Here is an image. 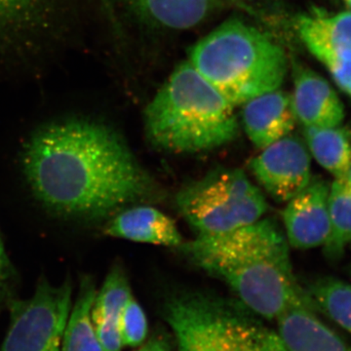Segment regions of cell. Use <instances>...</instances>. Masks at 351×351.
I'll use <instances>...</instances> for the list:
<instances>
[{
    "label": "cell",
    "mask_w": 351,
    "mask_h": 351,
    "mask_svg": "<svg viewBox=\"0 0 351 351\" xmlns=\"http://www.w3.org/2000/svg\"><path fill=\"white\" fill-rule=\"evenodd\" d=\"M293 110L302 126L324 128L341 125L345 119V107L324 77L293 62Z\"/></svg>",
    "instance_id": "11"
},
{
    "label": "cell",
    "mask_w": 351,
    "mask_h": 351,
    "mask_svg": "<svg viewBox=\"0 0 351 351\" xmlns=\"http://www.w3.org/2000/svg\"><path fill=\"white\" fill-rule=\"evenodd\" d=\"M132 297L125 271L120 265H114L95 298L91 311L93 324L110 323L119 325L122 311Z\"/></svg>",
    "instance_id": "20"
},
{
    "label": "cell",
    "mask_w": 351,
    "mask_h": 351,
    "mask_svg": "<svg viewBox=\"0 0 351 351\" xmlns=\"http://www.w3.org/2000/svg\"><path fill=\"white\" fill-rule=\"evenodd\" d=\"M343 180H345V181L351 186V165Z\"/></svg>",
    "instance_id": "26"
},
{
    "label": "cell",
    "mask_w": 351,
    "mask_h": 351,
    "mask_svg": "<svg viewBox=\"0 0 351 351\" xmlns=\"http://www.w3.org/2000/svg\"><path fill=\"white\" fill-rule=\"evenodd\" d=\"M304 137L317 163L335 179H343L351 165V129L341 125L304 127Z\"/></svg>",
    "instance_id": "16"
},
{
    "label": "cell",
    "mask_w": 351,
    "mask_h": 351,
    "mask_svg": "<svg viewBox=\"0 0 351 351\" xmlns=\"http://www.w3.org/2000/svg\"><path fill=\"white\" fill-rule=\"evenodd\" d=\"M330 182L322 178L311 181L287 201L282 218L288 244L307 250L324 246L330 235Z\"/></svg>",
    "instance_id": "10"
},
{
    "label": "cell",
    "mask_w": 351,
    "mask_h": 351,
    "mask_svg": "<svg viewBox=\"0 0 351 351\" xmlns=\"http://www.w3.org/2000/svg\"><path fill=\"white\" fill-rule=\"evenodd\" d=\"M277 334L286 351H351L337 332L309 309H289L276 318Z\"/></svg>",
    "instance_id": "15"
},
{
    "label": "cell",
    "mask_w": 351,
    "mask_h": 351,
    "mask_svg": "<svg viewBox=\"0 0 351 351\" xmlns=\"http://www.w3.org/2000/svg\"><path fill=\"white\" fill-rule=\"evenodd\" d=\"M177 249L196 267L225 281L249 311L263 318L276 319L297 307L318 311L294 276L287 239L274 219L197 237Z\"/></svg>",
    "instance_id": "2"
},
{
    "label": "cell",
    "mask_w": 351,
    "mask_h": 351,
    "mask_svg": "<svg viewBox=\"0 0 351 351\" xmlns=\"http://www.w3.org/2000/svg\"><path fill=\"white\" fill-rule=\"evenodd\" d=\"M144 119L152 147L169 154L213 151L239 134L234 107L189 61L158 90Z\"/></svg>",
    "instance_id": "3"
},
{
    "label": "cell",
    "mask_w": 351,
    "mask_h": 351,
    "mask_svg": "<svg viewBox=\"0 0 351 351\" xmlns=\"http://www.w3.org/2000/svg\"><path fill=\"white\" fill-rule=\"evenodd\" d=\"M318 311H323L339 326L351 334V285L339 279L326 277L309 287Z\"/></svg>",
    "instance_id": "21"
},
{
    "label": "cell",
    "mask_w": 351,
    "mask_h": 351,
    "mask_svg": "<svg viewBox=\"0 0 351 351\" xmlns=\"http://www.w3.org/2000/svg\"><path fill=\"white\" fill-rule=\"evenodd\" d=\"M68 0H0V56L24 58L62 32Z\"/></svg>",
    "instance_id": "8"
},
{
    "label": "cell",
    "mask_w": 351,
    "mask_h": 351,
    "mask_svg": "<svg viewBox=\"0 0 351 351\" xmlns=\"http://www.w3.org/2000/svg\"><path fill=\"white\" fill-rule=\"evenodd\" d=\"M345 2L346 7H348V10L351 11V0H343Z\"/></svg>",
    "instance_id": "28"
},
{
    "label": "cell",
    "mask_w": 351,
    "mask_h": 351,
    "mask_svg": "<svg viewBox=\"0 0 351 351\" xmlns=\"http://www.w3.org/2000/svg\"><path fill=\"white\" fill-rule=\"evenodd\" d=\"M136 351H170L169 346L161 339H152Z\"/></svg>",
    "instance_id": "25"
},
{
    "label": "cell",
    "mask_w": 351,
    "mask_h": 351,
    "mask_svg": "<svg viewBox=\"0 0 351 351\" xmlns=\"http://www.w3.org/2000/svg\"><path fill=\"white\" fill-rule=\"evenodd\" d=\"M326 68L337 85L351 97V63L332 64Z\"/></svg>",
    "instance_id": "23"
},
{
    "label": "cell",
    "mask_w": 351,
    "mask_h": 351,
    "mask_svg": "<svg viewBox=\"0 0 351 351\" xmlns=\"http://www.w3.org/2000/svg\"><path fill=\"white\" fill-rule=\"evenodd\" d=\"M250 168L258 184L277 202H287L311 179L306 143L291 134L263 149L252 159Z\"/></svg>",
    "instance_id": "9"
},
{
    "label": "cell",
    "mask_w": 351,
    "mask_h": 351,
    "mask_svg": "<svg viewBox=\"0 0 351 351\" xmlns=\"http://www.w3.org/2000/svg\"><path fill=\"white\" fill-rule=\"evenodd\" d=\"M73 284L40 279L27 300L8 299L10 324L1 351H60L71 311Z\"/></svg>",
    "instance_id": "7"
},
{
    "label": "cell",
    "mask_w": 351,
    "mask_h": 351,
    "mask_svg": "<svg viewBox=\"0 0 351 351\" xmlns=\"http://www.w3.org/2000/svg\"><path fill=\"white\" fill-rule=\"evenodd\" d=\"M96 295L93 279L83 276L64 329L61 351H103L91 317Z\"/></svg>",
    "instance_id": "18"
},
{
    "label": "cell",
    "mask_w": 351,
    "mask_h": 351,
    "mask_svg": "<svg viewBox=\"0 0 351 351\" xmlns=\"http://www.w3.org/2000/svg\"><path fill=\"white\" fill-rule=\"evenodd\" d=\"M330 235L324 250L327 257L338 260L351 244V186L335 179L329 191Z\"/></svg>",
    "instance_id": "19"
},
{
    "label": "cell",
    "mask_w": 351,
    "mask_h": 351,
    "mask_svg": "<svg viewBox=\"0 0 351 351\" xmlns=\"http://www.w3.org/2000/svg\"><path fill=\"white\" fill-rule=\"evenodd\" d=\"M105 232L117 239L175 248L184 242L175 221L151 206L122 210L108 221Z\"/></svg>",
    "instance_id": "14"
},
{
    "label": "cell",
    "mask_w": 351,
    "mask_h": 351,
    "mask_svg": "<svg viewBox=\"0 0 351 351\" xmlns=\"http://www.w3.org/2000/svg\"><path fill=\"white\" fill-rule=\"evenodd\" d=\"M136 12L171 29H188L206 19L215 0H126Z\"/></svg>",
    "instance_id": "17"
},
{
    "label": "cell",
    "mask_w": 351,
    "mask_h": 351,
    "mask_svg": "<svg viewBox=\"0 0 351 351\" xmlns=\"http://www.w3.org/2000/svg\"><path fill=\"white\" fill-rule=\"evenodd\" d=\"M242 121L245 133L258 149H263L290 135L297 119L290 95L279 89L245 103Z\"/></svg>",
    "instance_id": "13"
},
{
    "label": "cell",
    "mask_w": 351,
    "mask_h": 351,
    "mask_svg": "<svg viewBox=\"0 0 351 351\" xmlns=\"http://www.w3.org/2000/svg\"><path fill=\"white\" fill-rule=\"evenodd\" d=\"M11 276V265L0 237V302L5 299L7 284Z\"/></svg>",
    "instance_id": "24"
},
{
    "label": "cell",
    "mask_w": 351,
    "mask_h": 351,
    "mask_svg": "<svg viewBox=\"0 0 351 351\" xmlns=\"http://www.w3.org/2000/svg\"><path fill=\"white\" fill-rule=\"evenodd\" d=\"M165 318L180 351H286L242 302L189 293L166 304Z\"/></svg>",
    "instance_id": "5"
},
{
    "label": "cell",
    "mask_w": 351,
    "mask_h": 351,
    "mask_svg": "<svg viewBox=\"0 0 351 351\" xmlns=\"http://www.w3.org/2000/svg\"><path fill=\"white\" fill-rule=\"evenodd\" d=\"M122 345L136 348L144 343L147 334V317L133 297L127 302L119 320Z\"/></svg>",
    "instance_id": "22"
},
{
    "label": "cell",
    "mask_w": 351,
    "mask_h": 351,
    "mask_svg": "<svg viewBox=\"0 0 351 351\" xmlns=\"http://www.w3.org/2000/svg\"><path fill=\"white\" fill-rule=\"evenodd\" d=\"M189 62L233 107L279 89L288 71L283 47L237 18L198 41Z\"/></svg>",
    "instance_id": "4"
},
{
    "label": "cell",
    "mask_w": 351,
    "mask_h": 351,
    "mask_svg": "<svg viewBox=\"0 0 351 351\" xmlns=\"http://www.w3.org/2000/svg\"><path fill=\"white\" fill-rule=\"evenodd\" d=\"M295 24L306 49L325 66L351 63V11H311L298 16Z\"/></svg>",
    "instance_id": "12"
},
{
    "label": "cell",
    "mask_w": 351,
    "mask_h": 351,
    "mask_svg": "<svg viewBox=\"0 0 351 351\" xmlns=\"http://www.w3.org/2000/svg\"><path fill=\"white\" fill-rule=\"evenodd\" d=\"M176 205L197 237L251 225L269 208L262 191L237 168H219L189 182L176 196Z\"/></svg>",
    "instance_id": "6"
},
{
    "label": "cell",
    "mask_w": 351,
    "mask_h": 351,
    "mask_svg": "<svg viewBox=\"0 0 351 351\" xmlns=\"http://www.w3.org/2000/svg\"><path fill=\"white\" fill-rule=\"evenodd\" d=\"M23 167L36 198L71 218L103 219L156 195V184L124 138L90 119L40 127L25 145Z\"/></svg>",
    "instance_id": "1"
},
{
    "label": "cell",
    "mask_w": 351,
    "mask_h": 351,
    "mask_svg": "<svg viewBox=\"0 0 351 351\" xmlns=\"http://www.w3.org/2000/svg\"><path fill=\"white\" fill-rule=\"evenodd\" d=\"M101 2H103L105 8L107 9L108 12H110V11L112 10V6H110V0H101Z\"/></svg>",
    "instance_id": "27"
}]
</instances>
